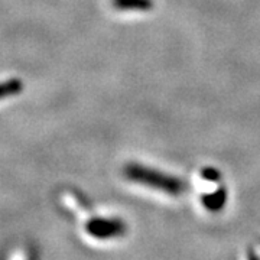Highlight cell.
Returning <instances> with one entry per match:
<instances>
[{
	"label": "cell",
	"instance_id": "obj_1",
	"mask_svg": "<svg viewBox=\"0 0 260 260\" xmlns=\"http://www.w3.org/2000/svg\"><path fill=\"white\" fill-rule=\"evenodd\" d=\"M124 175L127 179L143 184V185L158 189L171 195L182 194L186 189L185 184L177 177H171L152 168L142 167L138 164H130L124 168Z\"/></svg>",
	"mask_w": 260,
	"mask_h": 260
},
{
	"label": "cell",
	"instance_id": "obj_2",
	"mask_svg": "<svg viewBox=\"0 0 260 260\" xmlns=\"http://www.w3.org/2000/svg\"><path fill=\"white\" fill-rule=\"evenodd\" d=\"M85 230L90 236L99 240H107L114 237H121L126 234V224L120 218H91L85 224Z\"/></svg>",
	"mask_w": 260,
	"mask_h": 260
},
{
	"label": "cell",
	"instance_id": "obj_3",
	"mask_svg": "<svg viewBox=\"0 0 260 260\" xmlns=\"http://www.w3.org/2000/svg\"><path fill=\"white\" fill-rule=\"evenodd\" d=\"M227 201V192L224 188H220L217 191H214L211 194L203 195V204L207 210L210 211H220Z\"/></svg>",
	"mask_w": 260,
	"mask_h": 260
},
{
	"label": "cell",
	"instance_id": "obj_4",
	"mask_svg": "<svg viewBox=\"0 0 260 260\" xmlns=\"http://www.w3.org/2000/svg\"><path fill=\"white\" fill-rule=\"evenodd\" d=\"M113 8L117 10H139L146 12L153 8L152 0H112Z\"/></svg>",
	"mask_w": 260,
	"mask_h": 260
},
{
	"label": "cell",
	"instance_id": "obj_5",
	"mask_svg": "<svg viewBox=\"0 0 260 260\" xmlns=\"http://www.w3.org/2000/svg\"><path fill=\"white\" fill-rule=\"evenodd\" d=\"M22 90H23V84L18 78L3 81V83H0V100L12 97V95H18Z\"/></svg>",
	"mask_w": 260,
	"mask_h": 260
},
{
	"label": "cell",
	"instance_id": "obj_6",
	"mask_svg": "<svg viewBox=\"0 0 260 260\" xmlns=\"http://www.w3.org/2000/svg\"><path fill=\"white\" fill-rule=\"evenodd\" d=\"M203 178L208 179V181H217L220 178V172L213 169V168H207L203 171Z\"/></svg>",
	"mask_w": 260,
	"mask_h": 260
},
{
	"label": "cell",
	"instance_id": "obj_7",
	"mask_svg": "<svg viewBox=\"0 0 260 260\" xmlns=\"http://www.w3.org/2000/svg\"><path fill=\"white\" fill-rule=\"evenodd\" d=\"M249 260H260V259L257 257V254H256L254 251H250V253H249Z\"/></svg>",
	"mask_w": 260,
	"mask_h": 260
}]
</instances>
